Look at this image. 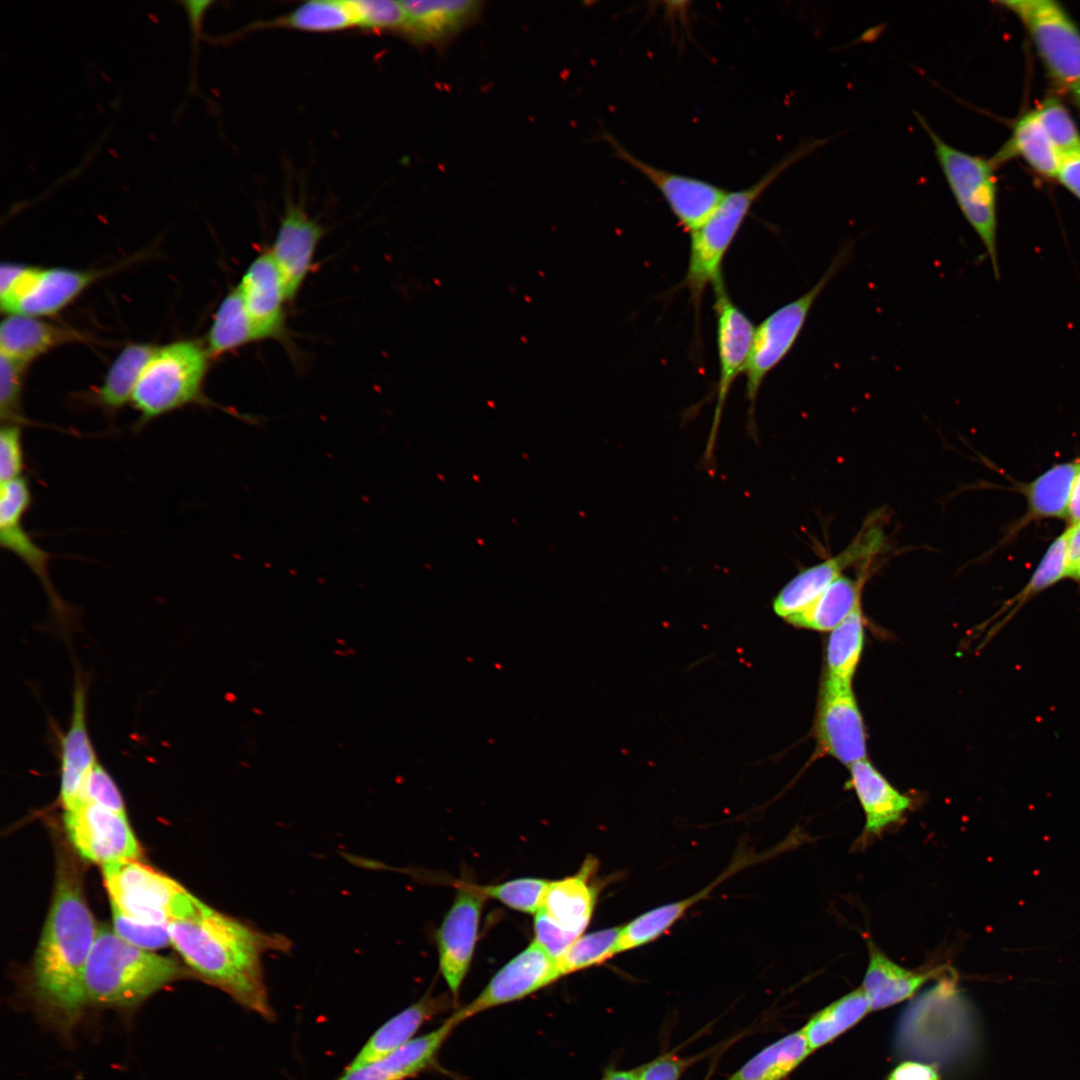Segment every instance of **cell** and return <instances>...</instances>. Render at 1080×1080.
I'll return each instance as SVG.
<instances>
[{"label": "cell", "mask_w": 1080, "mask_h": 1080, "mask_svg": "<svg viewBox=\"0 0 1080 1080\" xmlns=\"http://www.w3.org/2000/svg\"><path fill=\"white\" fill-rule=\"evenodd\" d=\"M549 883L546 879L525 877L477 887L486 898L495 899L516 911L535 915Z\"/></svg>", "instance_id": "ab89813d"}, {"label": "cell", "mask_w": 1080, "mask_h": 1080, "mask_svg": "<svg viewBox=\"0 0 1080 1080\" xmlns=\"http://www.w3.org/2000/svg\"><path fill=\"white\" fill-rule=\"evenodd\" d=\"M932 141L934 153L951 193L968 224L986 250L999 277L997 253V188L990 160L949 145L917 114Z\"/></svg>", "instance_id": "8992f818"}, {"label": "cell", "mask_w": 1080, "mask_h": 1080, "mask_svg": "<svg viewBox=\"0 0 1080 1080\" xmlns=\"http://www.w3.org/2000/svg\"><path fill=\"white\" fill-rule=\"evenodd\" d=\"M349 2L356 26L370 31L402 32L405 23L402 1L355 0Z\"/></svg>", "instance_id": "b9f144b4"}, {"label": "cell", "mask_w": 1080, "mask_h": 1080, "mask_svg": "<svg viewBox=\"0 0 1080 1080\" xmlns=\"http://www.w3.org/2000/svg\"><path fill=\"white\" fill-rule=\"evenodd\" d=\"M111 907L146 924H169L184 915L194 895L138 859L102 866Z\"/></svg>", "instance_id": "ba28073f"}, {"label": "cell", "mask_w": 1080, "mask_h": 1080, "mask_svg": "<svg viewBox=\"0 0 1080 1080\" xmlns=\"http://www.w3.org/2000/svg\"><path fill=\"white\" fill-rule=\"evenodd\" d=\"M156 348L147 343L125 346L94 393V403L111 415L131 401L140 376Z\"/></svg>", "instance_id": "f546056e"}, {"label": "cell", "mask_w": 1080, "mask_h": 1080, "mask_svg": "<svg viewBox=\"0 0 1080 1080\" xmlns=\"http://www.w3.org/2000/svg\"><path fill=\"white\" fill-rule=\"evenodd\" d=\"M257 341L240 293L232 289L221 301L207 336L211 357L234 351Z\"/></svg>", "instance_id": "836d02e7"}, {"label": "cell", "mask_w": 1080, "mask_h": 1080, "mask_svg": "<svg viewBox=\"0 0 1080 1080\" xmlns=\"http://www.w3.org/2000/svg\"><path fill=\"white\" fill-rule=\"evenodd\" d=\"M82 340L80 332L39 317L9 314L0 326L1 354L27 365L57 346Z\"/></svg>", "instance_id": "4316f807"}, {"label": "cell", "mask_w": 1080, "mask_h": 1080, "mask_svg": "<svg viewBox=\"0 0 1080 1080\" xmlns=\"http://www.w3.org/2000/svg\"><path fill=\"white\" fill-rule=\"evenodd\" d=\"M863 635V618L859 604L829 636L824 682L851 686L863 648Z\"/></svg>", "instance_id": "d6a6232c"}, {"label": "cell", "mask_w": 1080, "mask_h": 1080, "mask_svg": "<svg viewBox=\"0 0 1080 1080\" xmlns=\"http://www.w3.org/2000/svg\"><path fill=\"white\" fill-rule=\"evenodd\" d=\"M1073 99L1080 106V82L1070 89Z\"/></svg>", "instance_id": "db71d44e"}, {"label": "cell", "mask_w": 1080, "mask_h": 1080, "mask_svg": "<svg viewBox=\"0 0 1080 1080\" xmlns=\"http://www.w3.org/2000/svg\"><path fill=\"white\" fill-rule=\"evenodd\" d=\"M105 274L103 270L34 267L20 294L7 311L32 317L51 316L69 305Z\"/></svg>", "instance_id": "44dd1931"}, {"label": "cell", "mask_w": 1080, "mask_h": 1080, "mask_svg": "<svg viewBox=\"0 0 1080 1080\" xmlns=\"http://www.w3.org/2000/svg\"><path fill=\"white\" fill-rule=\"evenodd\" d=\"M66 834L76 851L85 859L106 865L121 860L138 859L140 845L128 823L126 813L101 805L81 802L64 810Z\"/></svg>", "instance_id": "30bf717a"}, {"label": "cell", "mask_w": 1080, "mask_h": 1080, "mask_svg": "<svg viewBox=\"0 0 1080 1080\" xmlns=\"http://www.w3.org/2000/svg\"><path fill=\"white\" fill-rule=\"evenodd\" d=\"M98 928L87 906L80 871L59 857L54 895L35 953L32 986L40 1011L70 1032L88 1004L85 971Z\"/></svg>", "instance_id": "7a4b0ae2"}, {"label": "cell", "mask_w": 1080, "mask_h": 1080, "mask_svg": "<svg viewBox=\"0 0 1080 1080\" xmlns=\"http://www.w3.org/2000/svg\"><path fill=\"white\" fill-rule=\"evenodd\" d=\"M1034 111L1062 155L1080 149V133L1068 110L1058 99L1048 98Z\"/></svg>", "instance_id": "60d3db41"}, {"label": "cell", "mask_w": 1080, "mask_h": 1080, "mask_svg": "<svg viewBox=\"0 0 1080 1080\" xmlns=\"http://www.w3.org/2000/svg\"><path fill=\"white\" fill-rule=\"evenodd\" d=\"M113 930L125 941L146 950L163 948L169 944L168 924H146L133 920L111 907Z\"/></svg>", "instance_id": "ee69618b"}, {"label": "cell", "mask_w": 1080, "mask_h": 1080, "mask_svg": "<svg viewBox=\"0 0 1080 1080\" xmlns=\"http://www.w3.org/2000/svg\"><path fill=\"white\" fill-rule=\"evenodd\" d=\"M237 289L258 340L281 339L285 332V302L289 301L283 279L269 250L247 267Z\"/></svg>", "instance_id": "ac0fdd59"}, {"label": "cell", "mask_w": 1080, "mask_h": 1080, "mask_svg": "<svg viewBox=\"0 0 1080 1080\" xmlns=\"http://www.w3.org/2000/svg\"><path fill=\"white\" fill-rule=\"evenodd\" d=\"M852 254L851 244L842 246L808 291L776 309L755 328L745 368L746 395L751 410L763 380L793 348L816 300L849 262Z\"/></svg>", "instance_id": "52a82bcc"}, {"label": "cell", "mask_w": 1080, "mask_h": 1080, "mask_svg": "<svg viewBox=\"0 0 1080 1080\" xmlns=\"http://www.w3.org/2000/svg\"><path fill=\"white\" fill-rule=\"evenodd\" d=\"M96 763L86 724V693L77 681L70 726L61 744L60 799L64 810L76 805L82 784Z\"/></svg>", "instance_id": "d4e9b609"}, {"label": "cell", "mask_w": 1080, "mask_h": 1080, "mask_svg": "<svg viewBox=\"0 0 1080 1080\" xmlns=\"http://www.w3.org/2000/svg\"><path fill=\"white\" fill-rule=\"evenodd\" d=\"M869 962L862 990L871 1010L890 1007L912 997L937 970L918 972L900 966L868 941Z\"/></svg>", "instance_id": "83f0119b"}, {"label": "cell", "mask_w": 1080, "mask_h": 1080, "mask_svg": "<svg viewBox=\"0 0 1080 1080\" xmlns=\"http://www.w3.org/2000/svg\"><path fill=\"white\" fill-rule=\"evenodd\" d=\"M816 736L823 751L847 766L865 759L864 725L851 686L823 682Z\"/></svg>", "instance_id": "e0dca14e"}, {"label": "cell", "mask_w": 1080, "mask_h": 1080, "mask_svg": "<svg viewBox=\"0 0 1080 1080\" xmlns=\"http://www.w3.org/2000/svg\"><path fill=\"white\" fill-rule=\"evenodd\" d=\"M1068 529L1048 548L1029 582L1007 606H1013L1004 624L1030 598L1067 576Z\"/></svg>", "instance_id": "f35d334b"}, {"label": "cell", "mask_w": 1080, "mask_h": 1080, "mask_svg": "<svg viewBox=\"0 0 1080 1080\" xmlns=\"http://www.w3.org/2000/svg\"><path fill=\"white\" fill-rule=\"evenodd\" d=\"M1056 178L1080 200V149L1062 155Z\"/></svg>", "instance_id": "c3c4849f"}, {"label": "cell", "mask_w": 1080, "mask_h": 1080, "mask_svg": "<svg viewBox=\"0 0 1080 1080\" xmlns=\"http://www.w3.org/2000/svg\"><path fill=\"white\" fill-rule=\"evenodd\" d=\"M603 136L618 159L638 171L658 190L680 226L689 233L704 223L728 192L705 180L647 163L623 147L610 133Z\"/></svg>", "instance_id": "8fae6325"}, {"label": "cell", "mask_w": 1080, "mask_h": 1080, "mask_svg": "<svg viewBox=\"0 0 1080 1080\" xmlns=\"http://www.w3.org/2000/svg\"><path fill=\"white\" fill-rule=\"evenodd\" d=\"M1013 12L1028 31L1049 75L1061 87L1080 82V29L1053 0L998 1Z\"/></svg>", "instance_id": "9c48e42d"}, {"label": "cell", "mask_w": 1080, "mask_h": 1080, "mask_svg": "<svg viewBox=\"0 0 1080 1080\" xmlns=\"http://www.w3.org/2000/svg\"><path fill=\"white\" fill-rule=\"evenodd\" d=\"M458 1024L449 1017L438 1028L413 1038L388 1055L356 1070L344 1071L336 1080H406L428 1069Z\"/></svg>", "instance_id": "cb8c5ba5"}, {"label": "cell", "mask_w": 1080, "mask_h": 1080, "mask_svg": "<svg viewBox=\"0 0 1080 1080\" xmlns=\"http://www.w3.org/2000/svg\"><path fill=\"white\" fill-rule=\"evenodd\" d=\"M622 926L583 934L556 960L561 977L598 966L618 954Z\"/></svg>", "instance_id": "74e56055"}, {"label": "cell", "mask_w": 1080, "mask_h": 1080, "mask_svg": "<svg viewBox=\"0 0 1080 1080\" xmlns=\"http://www.w3.org/2000/svg\"><path fill=\"white\" fill-rule=\"evenodd\" d=\"M884 545L883 529L872 519L866 521L853 541L839 554L804 569L789 581L773 601V610L785 620L816 600L848 566L869 560Z\"/></svg>", "instance_id": "5bb4252c"}, {"label": "cell", "mask_w": 1080, "mask_h": 1080, "mask_svg": "<svg viewBox=\"0 0 1080 1080\" xmlns=\"http://www.w3.org/2000/svg\"><path fill=\"white\" fill-rule=\"evenodd\" d=\"M1068 515L1074 523L1080 522V471L1076 476L1073 484L1068 507Z\"/></svg>", "instance_id": "816d5d0a"}, {"label": "cell", "mask_w": 1080, "mask_h": 1080, "mask_svg": "<svg viewBox=\"0 0 1080 1080\" xmlns=\"http://www.w3.org/2000/svg\"><path fill=\"white\" fill-rule=\"evenodd\" d=\"M870 1010L867 998L859 988L817 1012L802 1029L811 1051L833 1041Z\"/></svg>", "instance_id": "e575fe53"}, {"label": "cell", "mask_w": 1080, "mask_h": 1080, "mask_svg": "<svg viewBox=\"0 0 1080 1080\" xmlns=\"http://www.w3.org/2000/svg\"><path fill=\"white\" fill-rule=\"evenodd\" d=\"M27 364L0 356V416L2 424H23L21 400Z\"/></svg>", "instance_id": "7bdbcfd3"}, {"label": "cell", "mask_w": 1080, "mask_h": 1080, "mask_svg": "<svg viewBox=\"0 0 1080 1080\" xmlns=\"http://www.w3.org/2000/svg\"><path fill=\"white\" fill-rule=\"evenodd\" d=\"M257 26L281 27L304 32H335L356 26L349 1L312 0L290 13Z\"/></svg>", "instance_id": "d590c367"}, {"label": "cell", "mask_w": 1080, "mask_h": 1080, "mask_svg": "<svg viewBox=\"0 0 1080 1080\" xmlns=\"http://www.w3.org/2000/svg\"><path fill=\"white\" fill-rule=\"evenodd\" d=\"M598 867V860L588 856L574 875L550 881L537 913L575 939L583 935L602 887Z\"/></svg>", "instance_id": "d6986e66"}, {"label": "cell", "mask_w": 1080, "mask_h": 1080, "mask_svg": "<svg viewBox=\"0 0 1080 1080\" xmlns=\"http://www.w3.org/2000/svg\"><path fill=\"white\" fill-rule=\"evenodd\" d=\"M323 234L322 226L300 206L289 204L285 209L269 253L283 279L288 300L296 297L312 270Z\"/></svg>", "instance_id": "ffe728a7"}, {"label": "cell", "mask_w": 1080, "mask_h": 1080, "mask_svg": "<svg viewBox=\"0 0 1080 1080\" xmlns=\"http://www.w3.org/2000/svg\"><path fill=\"white\" fill-rule=\"evenodd\" d=\"M825 143L810 139L771 167L753 184L727 192L721 203L690 233L689 259L684 284L696 306L704 290L722 279V263L750 210L772 183L790 166Z\"/></svg>", "instance_id": "277c9868"}, {"label": "cell", "mask_w": 1080, "mask_h": 1080, "mask_svg": "<svg viewBox=\"0 0 1080 1080\" xmlns=\"http://www.w3.org/2000/svg\"><path fill=\"white\" fill-rule=\"evenodd\" d=\"M1072 577H1073V578H1076L1077 580H1079V581H1080V561H1079V563H1078V565H1077V567H1076V569H1075V571H1074V573H1073Z\"/></svg>", "instance_id": "11a10c76"}, {"label": "cell", "mask_w": 1080, "mask_h": 1080, "mask_svg": "<svg viewBox=\"0 0 1080 1080\" xmlns=\"http://www.w3.org/2000/svg\"><path fill=\"white\" fill-rule=\"evenodd\" d=\"M185 975L177 961L137 947L103 926L98 928L86 966L87 1001L133 1008Z\"/></svg>", "instance_id": "3957f363"}, {"label": "cell", "mask_w": 1080, "mask_h": 1080, "mask_svg": "<svg viewBox=\"0 0 1080 1080\" xmlns=\"http://www.w3.org/2000/svg\"><path fill=\"white\" fill-rule=\"evenodd\" d=\"M717 318L719 383L713 428L707 451H711L723 406L733 382L745 372L755 328L748 316L732 301L723 281L713 285Z\"/></svg>", "instance_id": "9a60e30c"}, {"label": "cell", "mask_w": 1080, "mask_h": 1080, "mask_svg": "<svg viewBox=\"0 0 1080 1080\" xmlns=\"http://www.w3.org/2000/svg\"><path fill=\"white\" fill-rule=\"evenodd\" d=\"M456 1002L447 994L427 992L417 1002L406 1007L382 1024L365 1042L344 1071L356 1070L374 1062L414 1038L424 1023L446 1012Z\"/></svg>", "instance_id": "603a6c76"}, {"label": "cell", "mask_w": 1080, "mask_h": 1080, "mask_svg": "<svg viewBox=\"0 0 1080 1080\" xmlns=\"http://www.w3.org/2000/svg\"><path fill=\"white\" fill-rule=\"evenodd\" d=\"M1080 561V522L1068 529L1067 576L1072 577Z\"/></svg>", "instance_id": "f907efd6"}, {"label": "cell", "mask_w": 1080, "mask_h": 1080, "mask_svg": "<svg viewBox=\"0 0 1080 1080\" xmlns=\"http://www.w3.org/2000/svg\"><path fill=\"white\" fill-rule=\"evenodd\" d=\"M1020 155L1039 174L1057 176L1062 153L1041 125L1035 111L1024 114L1015 124L1008 142L990 160L995 167Z\"/></svg>", "instance_id": "f1b7e54d"}, {"label": "cell", "mask_w": 1080, "mask_h": 1080, "mask_svg": "<svg viewBox=\"0 0 1080 1080\" xmlns=\"http://www.w3.org/2000/svg\"><path fill=\"white\" fill-rule=\"evenodd\" d=\"M862 581L841 576L804 610L788 617L793 626L832 631L860 604Z\"/></svg>", "instance_id": "1f68e13d"}, {"label": "cell", "mask_w": 1080, "mask_h": 1080, "mask_svg": "<svg viewBox=\"0 0 1080 1080\" xmlns=\"http://www.w3.org/2000/svg\"><path fill=\"white\" fill-rule=\"evenodd\" d=\"M559 978L556 960L532 941L498 970L477 997L450 1017L460 1024L478 1013L521 1000Z\"/></svg>", "instance_id": "4fadbf2b"}, {"label": "cell", "mask_w": 1080, "mask_h": 1080, "mask_svg": "<svg viewBox=\"0 0 1080 1080\" xmlns=\"http://www.w3.org/2000/svg\"><path fill=\"white\" fill-rule=\"evenodd\" d=\"M802 1030L761 1049L726 1080H784L811 1053Z\"/></svg>", "instance_id": "4dcf8cb0"}, {"label": "cell", "mask_w": 1080, "mask_h": 1080, "mask_svg": "<svg viewBox=\"0 0 1080 1080\" xmlns=\"http://www.w3.org/2000/svg\"><path fill=\"white\" fill-rule=\"evenodd\" d=\"M486 899L477 885H459L435 934L439 969L455 1002L472 962Z\"/></svg>", "instance_id": "7c38bea8"}, {"label": "cell", "mask_w": 1080, "mask_h": 1080, "mask_svg": "<svg viewBox=\"0 0 1080 1080\" xmlns=\"http://www.w3.org/2000/svg\"><path fill=\"white\" fill-rule=\"evenodd\" d=\"M641 1066L631 1069L608 1068L603 1073L601 1080H637Z\"/></svg>", "instance_id": "f5cc1de1"}, {"label": "cell", "mask_w": 1080, "mask_h": 1080, "mask_svg": "<svg viewBox=\"0 0 1080 1080\" xmlns=\"http://www.w3.org/2000/svg\"><path fill=\"white\" fill-rule=\"evenodd\" d=\"M24 450L21 425L2 424L0 430V480L1 484L22 476Z\"/></svg>", "instance_id": "bcb514c9"}, {"label": "cell", "mask_w": 1080, "mask_h": 1080, "mask_svg": "<svg viewBox=\"0 0 1080 1080\" xmlns=\"http://www.w3.org/2000/svg\"><path fill=\"white\" fill-rule=\"evenodd\" d=\"M211 355L207 346L185 339L157 347L133 392L137 427L190 404L211 405L203 385Z\"/></svg>", "instance_id": "5b68a950"}, {"label": "cell", "mask_w": 1080, "mask_h": 1080, "mask_svg": "<svg viewBox=\"0 0 1080 1080\" xmlns=\"http://www.w3.org/2000/svg\"><path fill=\"white\" fill-rule=\"evenodd\" d=\"M1080 462L1059 464L1037 479L1026 489L1030 511L1037 517H1063L1068 514L1070 496Z\"/></svg>", "instance_id": "8d00e7d4"}, {"label": "cell", "mask_w": 1080, "mask_h": 1080, "mask_svg": "<svg viewBox=\"0 0 1080 1080\" xmlns=\"http://www.w3.org/2000/svg\"><path fill=\"white\" fill-rule=\"evenodd\" d=\"M703 1055L705 1053L682 1057L674 1051L666 1052L641 1065L637 1080H680L685 1071L701 1060Z\"/></svg>", "instance_id": "7dc6e473"}, {"label": "cell", "mask_w": 1080, "mask_h": 1080, "mask_svg": "<svg viewBox=\"0 0 1080 1080\" xmlns=\"http://www.w3.org/2000/svg\"><path fill=\"white\" fill-rule=\"evenodd\" d=\"M81 802L95 803L125 814V806L119 789L109 773L98 762L89 771L82 784L76 805Z\"/></svg>", "instance_id": "f6af8a7d"}, {"label": "cell", "mask_w": 1080, "mask_h": 1080, "mask_svg": "<svg viewBox=\"0 0 1080 1080\" xmlns=\"http://www.w3.org/2000/svg\"><path fill=\"white\" fill-rule=\"evenodd\" d=\"M405 23L402 32L415 44L439 46L470 26L480 15L483 2L473 0L402 1Z\"/></svg>", "instance_id": "7402d4cb"}, {"label": "cell", "mask_w": 1080, "mask_h": 1080, "mask_svg": "<svg viewBox=\"0 0 1080 1080\" xmlns=\"http://www.w3.org/2000/svg\"><path fill=\"white\" fill-rule=\"evenodd\" d=\"M32 495L25 477L2 483L0 488V545L17 556L41 582L57 612L67 610L55 591L49 574L50 554L34 542L23 519Z\"/></svg>", "instance_id": "2e32d148"}, {"label": "cell", "mask_w": 1080, "mask_h": 1080, "mask_svg": "<svg viewBox=\"0 0 1080 1080\" xmlns=\"http://www.w3.org/2000/svg\"><path fill=\"white\" fill-rule=\"evenodd\" d=\"M887 1080H940V1076L931 1065L907 1061L895 1067Z\"/></svg>", "instance_id": "681fc988"}, {"label": "cell", "mask_w": 1080, "mask_h": 1080, "mask_svg": "<svg viewBox=\"0 0 1080 1080\" xmlns=\"http://www.w3.org/2000/svg\"><path fill=\"white\" fill-rule=\"evenodd\" d=\"M168 930L171 945L194 975L265 1020H274L262 957L269 951L289 952V938L255 928L197 897Z\"/></svg>", "instance_id": "6da1fadb"}, {"label": "cell", "mask_w": 1080, "mask_h": 1080, "mask_svg": "<svg viewBox=\"0 0 1080 1080\" xmlns=\"http://www.w3.org/2000/svg\"><path fill=\"white\" fill-rule=\"evenodd\" d=\"M849 768L851 786L865 815V835H879L899 822L911 807V799L895 789L866 759Z\"/></svg>", "instance_id": "484cf974"}]
</instances>
